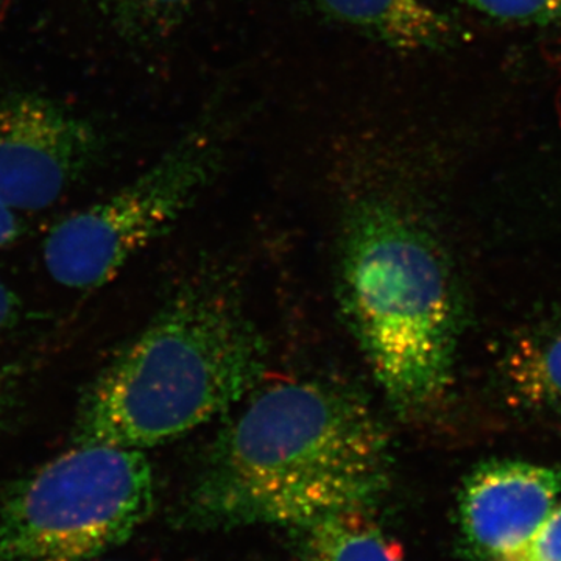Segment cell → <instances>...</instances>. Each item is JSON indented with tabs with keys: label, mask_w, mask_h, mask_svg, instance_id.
I'll return each instance as SVG.
<instances>
[{
	"label": "cell",
	"mask_w": 561,
	"mask_h": 561,
	"mask_svg": "<svg viewBox=\"0 0 561 561\" xmlns=\"http://www.w3.org/2000/svg\"><path fill=\"white\" fill-rule=\"evenodd\" d=\"M472 9L494 20L552 24L561 22V0H465Z\"/></svg>",
	"instance_id": "cell-12"
},
{
	"label": "cell",
	"mask_w": 561,
	"mask_h": 561,
	"mask_svg": "<svg viewBox=\"0 0 561 561\" xmlns=\"http://www.w3.org/2000/svg\"><path fill=\"white\" fill-rule=\"evenodd\" d=\"M302 561H404L368 511H342L290 527Z\"/></svg>",
	"instance_id": "cell-10"
},
{
	"label": "cell",
	"mask_w": 561,
	"mask_h": 561,
	"mask_svg": "<svg viewBox=\"0 0 561 561\" xmlns=\"http://www.w3.org/2000/svg\"><path fill=\"white\" fill-rule=\"evenodd\" d=\"M339 298L387 400L427 411L453 378L459 312L448 265L400 198L370 191L343 220Z\"/></svg>",
	"instance_id": "cell-3"
},
{
	"label": "cell",
	"mask_w": 561,
	"mask_h": 561,
	"mask_svg": "<svg viewBox=\"0 0 561 561\" xmlns=\"http://www.w3.org/2000/svg\"><path fill=\"white\" fill-rule=\"evenodd\" d=\"M507 561H513V560H507Z\"/></svg>",
	"instance_id": "cell-18"
},
{
	"label": "cell",
	"mask_w": 561,
	"mask_h": 561,
	"mask_svg": "<svg viewBox=\"0 0 561 561\" xmlns=\"http://www.w3.org/2000/svg\"><path fill=\"white\" fill-rule=\"evenodd\" d=\"M92 561H103V560H99V559H98V560H92Z\"/></svg>",
	"instance_id": "cell-17"
},
{
	"label": "cell",
	"mask_w": 561,
	"mask_h": 561,
	"mask_svg": "<svg viewBox=\"0 0 561 561\" xmlns=\"http://www.w3.org/2000/svg\"><path fill=\"white\" fill-rule=\"evenodd\" d=\"M22 302L16 291L0 279V335L10 331L21 319Z\"/></svg>",
	"instance_id": "cell-14"
},
{
	"label": "cell",
	"mask_w": 561,
	"mask_h": 561,
	"mask_svg": "<svg viewBox=\"0 0 561 561\" xmlns=\"http://www.w3.org/2000/svg\"><path fill=\"white\" fill-rule=\"evenodd\" d=\"M154 476L144 451L73 445L0 496V561H92L149 519Z\"/></svg>",
	"instance_id": "cell-4"
},
{
	"label": "cell",
	"mask_w": 561,
	"mask_h": 561,
	"mask_svg": "<svg viewBox=\"0 0 561 561\" xmlns=\"http://www.w3.org/2000/svg\"><path fill=\"white\" fill-rule=\"evenodd\" d=\"M267 346L217 279L181 289L81 394L73 445L144 449L183 437L260 386Z\"/></svg>",
	"instance_id": "cell-2"
},
{
	"label": "cell",
	"mask_w": 561,
	"mask_h": 561,
	"mask_svg": "<svg viewBox=\"0 0 561 561\" xmlns=\"http://www.w3.org/2000/svg\"><path fill=\"white\" fill-rule=\"evenodd\" d=\"M24 232V221L20 213L0 203V250L18 241Z\"/></svg>",
	"instance_id": "cell-15"
},
{
	"label": "cell",
	"mask_w": 561,
	"mask_h": 561,
	"mask_svg": "<svg viewBox=\"0 0 561 561\" xmlns=\"http://www.w3.org/2000/svg\"><path fill=\"white\" fill-rule=\"evenodd\" d=\"M108 136L90 116L35 92L0 98V203L54 206L105 160Z\"/></svg>",
	"instance_id": "cell-6"
},
{
	"label": "cell",
	"mask_w": 561,
	"mask_h": 561,
	"mask_svg": "<svg viewBox=\"0 0 561 561\" xmlns=\"http://www.w3.org/2000/svg\"><path fill=\"white\" fill-rule=\"evenodd\" d=\"M217 434L187 512L220 527H295L327 513L368 511L391 479L386 427L360 394L321 381L254 389Z\"/></svg>",
	"instance_id": "cell-1"
},
{
	"label": "cell",
	"mask_w": 561,
	"mask_h": 561,
	"mask_svg": "<svg viewBox=\"0 0 561 561\" xmlns=\"http://www.w3.org/2000/svg\"><path fill=\"white\" fill-rule=\"evenodd\" d=\"M221 150L216 125L195 127L138 179L55 224L43 243L50 278L76 290L105 286L197 201Z\"/></svg>",
	"instance_id": "cell-5"
},
{
	"label": "cell",
	"mask_w": 561,
	"mask_h": 561,
	"mask_svg": "<svg viewBox=\"0 0 561 561\" xmlns=\"http://www.w3.org/2000/svg\"><path fill=\"white\" fill-rule=\"evenodd\" d=\"M20 373L14 367H0V421L5 419L7 413L13 408L16 398Z\"/></svg>",
	"instance_id": "cell-16"
},
{
	"label": "cell",
	"mask_w": 561,
	"mask_h": 561,
	"mask_svg": "<svg viewBox=\"0 0 561 561\" xmlns=\"http://www.w3.org/2000/svg\"><path fill=\"white\" fill-rule=\"evenodd\" d=\"M111 32L133 46L171 38L198 0H88Z\"/></svg>",
	"instance_id": "cell-11"
},
{
	"label": "cell",
	"mask_w": 561,
	"mask_h": 561,
	"mask_svg": "<svg viewBox=\"0 0 561 561\" xmlns=\"http://www.w3.org/2000/svg\"><path fill=\"white\" fill-rule=\"evenodd\" d=\"M500 371L502 390L512 408L561 412V317L541 321L513 339Z\"/></svg>",
	"instance_id": "cell-8"
},
{
	"label": "cell",
	"mask_w": 561,
	"mask_h": 561,
	"mask_svg": "<svg viewBox=\"0 0 561 561\" xmlns=\"http://www.w3.org/2000/svg\"><path fill=\"white\" fill-rule=\"evenodd\" d=\"M561 494V463L489 460L463 479L457 501L460 549L471 561L515 557Z\"/></svg>",
	"instance_id": "cell-7"
},
{
	"label": "cell",
	"mask_w": 561,
	"mask_h": 561,
	"mask_svg": "<svg viewBox=\"0 0 561 561\" xmlns=\"http://www.w3.org/2000/svg\"><path fill=\"white\" fill-rule=\"evenodd\" d=\"M508 560L561 561V505L553 507L529 542Z\"/></svg>",
	"instance_id": "cell-13"
},
{
	"label": "cell",
	"mask_w": 561,
	"mask_h": 561,
	"mask_svg": "<svg viewBox=\"0 0 561 561\" xmlns=\"http://www.w3.org/2000/svg\"><path fill=\"white\" fill-rule=\"evenodd\" d=\"M332 20L398 50L440 46L451 27L426 0H316Z\"/></svg>",
	"instance_id": "cell-9"
}]
</instances>
